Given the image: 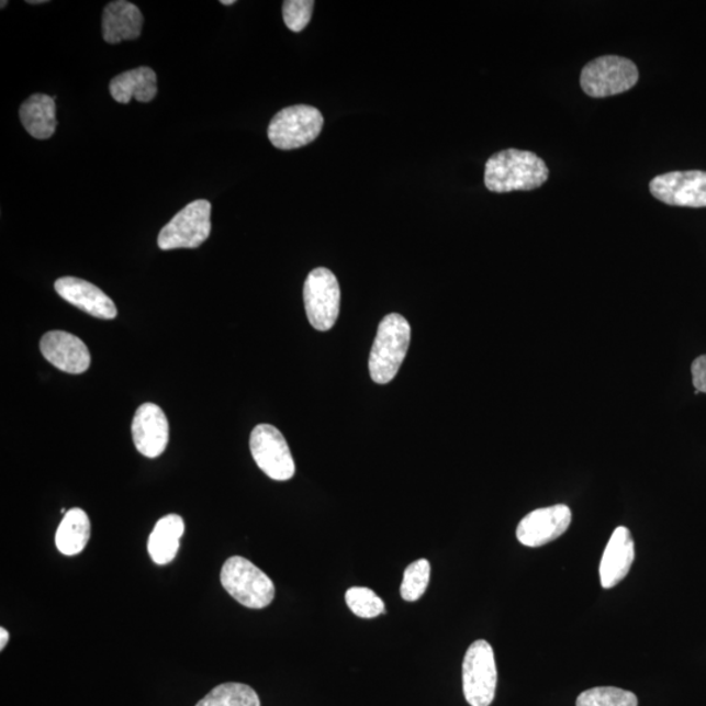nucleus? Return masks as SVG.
Wrapping results in <instances>:
<instances>
[{
  "label": "nucleus",
  "mask_w": 706,
  "mask_h": 706,
  "mask_svg": "<svg viewBox=\"0 0 706 706\" xmlns=\"http://www.w3.org/2000/svg\"><path fill=\"white\" fill-rule=\"evenodd\" d=\"M550 177L546 163L529 150L504 149L485 164L484 183L492 193L529 191L543 187Z\"/></svg>",
  "instance_id": "obj_1"
},
{
  "label": "nucleus",
  "mask_w": 706,
  "mask_h": 706,
  "mask_svg": "<svg viewBox=\"0 0 706 706\" xmlns=\"http://www.w3.org/2000/svg\"><path fill=\"white\" fill-rule=\"evenodd\" d=\"M411 326L401 314L392 313L381 321L369 358V373L379 385L395 379L406 359Z\"/></svg>",
  "instance_id": "obj_2"
},
{
  "label": "nucleus",
  "mask_w": 706,
  "mask_h": 706,
  "mask_svg": "<svg viewBox=\"0 0 706 706\" xmlns=\"http://www.w3.org/2000/svg\"><path fill=\"white\" fill-rule=\"evenodd\" d=\"M221 581L232 598L248 608H265L276 598V586L269 575L242 557L225 561Z\"/></svg>",
  "instance_id": "obj_3"
},
{
  "label": "nucleus",
  "mask_w": 706,
  "mask_h": 706,
  "mask_svg": "<svg viewBox=\"0 0 706 706\" xmlns=\"http://www.w3.org/2000/svg\"><path fill=\"white\" fill-rule=\"evenodd\" d=\"M580 81L582 91L591 98H609L632 89L639 81V70L630 59L605 56L589 61Z\"/></svg>",
  "instance_id": "obj_4"
},
{
  "label": "nucleus",
  "mask_w": 706,
  "mask_h": 706,
  "mask_svg": "<svg viewBox=\"0 0 706 706\" xmlns=\"http://www.w3.org/2000/svg\"><path fill=\"white\" fill-rule=\"evenodd\" d=\"M322 127L324 115L317 108L294 105L273 116L267 134L273 147L291 150L305 147L317 139Z\"/></svg>",
  "instance_id": "obj_5"
},
{
  "label": "nucleus",
  "mask_w": 706,
  "mask_h": 706,
  "mask_svg": "<svg viewBox=\"0 0 706 706\" xmlns=\"http://www.w3.org/2000/svg\"><path fill=\"white\" fill-rule=\"evenodd\" d=\"M211 233V203L204 199L191 202L160 231L157 244L161 250L197 249Z\"/></svg>",
  "instance_id": "obj_6"
},
{
  "label": "nucleus",
  "mask_w": 706,
  "mask_h": 706,
  "mask_svg": "<svg viewBox=\"0 0 706 706\" xmlns=\"http://www.w3.org/2000/svg\"><path fill=\"white\" fill-rule=\"evenodd\" d=\"M463 694L471 706H490L497 687L495 653L489 642L478 640L468 649L462 666Z\"/></svg>",
  "instance_id": "obj_7"
},
{
  "label": "nucleus",
  "mask_w": 706,
  "mask_h": 706,
  "mask_svg": "<svg viewBox=\"0 0 706 706\" xmlns=\"http://www.w3.org/2000/svg\"><path fill=\"white\" fill-rule=\"evenodd\" d=\"M304 304L307 320L315 330H332L340 311V287L334 272L318 267L307 276Z\"/></svg>",
  "instance_id": "obj_8"
},
{
  "label": "nucleus",
  "mask_w": 706,
  "mask_h": 706,
  "mask_svg": "<svg viewBox=\"0 0 706 706\" xmlns=\"http://www.w3.org/2000/svg\"><path fill=\"white\" fill-rule=\"evenodd\" d=\"M250 451L258 468L272 481H290L296 472L290 447L282 432L273 425L259 424L253 429Z\"/></svg>",
  "instance_id": "obj_9"
},
{
  "label": "nucleus",
  "mask_w": 706,
  "mask_h": 706,
  "mask_svg": "<svg viewBox=\"0 0 706 706\" xmlns=\"http://www.w3.org/2000/svg\"><path fill=\"white\" fill-rule=\"evenodd\" d=\"M649 190L658 201L676 208H706V171H670L653 178Z\"/></svg>",
  "instance_id": "obj_10"
},
{
  "label": "nucleus",
  "mask_w": 706,
  "mask_h": 706,
  "mask_svg": "<svg viewBox=\"0 0 706 706\" xmlns=\"http://www.w3.org/2000/svg\"><path fill=\"white\" fill-rule=\"evenodd\" d=\"M572 523V512L559 504L534 511L517 527V539L526 547H541L557 540Z\"/></svg>",
  "instance_id": "obj_11"
},
{
  "label": "nucleus",
  "mask_w": 706,
  "mask_h": 706,
  "mask_svg": "<svg viewBox=\"0 0 706 706\" xmlns=\"http://www.w3.org/2000/svg\"><path fill=\"white\" fill-rule=\"evenodd\" d=\"M41 354L52 366L70 374H81L91 367V354L85 341L66 332H49L41 338Z\"/></svg>",
  "instance_id": "obj_12"
},
{
  "label": "nucleus",
  "mask_w": 706,
  "mask_h": 706,
  "mask_svg": "<svg viewBox=\"0 0 706 706\" xmlns=\"http://www.w3.org/2000/svg\"><path fill=\"white\" fill-rule=\"evenodd\" d=\"M136 450L147 458H157L167 449L169 423L164 411L155 403H144L136 410L133 425Z\"/></svg>",
  "instance_id": "obj_13"
},
{
  "label": "nucleus",
  "mask_w": 706,
  "mask_h": 706,
  "mask_svg": "<svg viewBox=\"0 0 706 706\" xmlns=\"http://www.w3.org/2000/svg\"><path fill=\"white\" fill-rule=\"evenodd\" d=\"M54 287H56L59 296L66 300L67 303L93 315L96 318L113 320L119 313L113 300L102 292L99 287L87 282V280L65 277L58 279Z\"/></svg>",
  "instance_id": "obj_14"
},
{
  "label": "nucleus",
  "mask_w": 706,
  "mask_h": 706,
  "mask_svg": "<svg viewBox=\"0 0 706 706\" xmlns=\"http://www.w3.org/2000/svg\"><path fill=\"white\" fill-rule=\"evenodd\" d=\"M635 561V541L627 527L615 529L609 538L599 567L601 584L612 589L619 584L630 571Z\"/></svg>",
  "instance_id": "obj_15"
},
{
  "label": "nucleus",
  "mask_w": 706,
  "mask_h": 706,
  "mask_svg": "<svg viewBox=\"0 0 706 706\" xmlns=\"http://www.w3.org/2000/svg\"><path fill=\"white\" fill-rule=\"evenodd\" d=\"M143 22L138 7L126 0H116L102 12V37L111 45L136 40L142 34Z\"/></svg>",
  "instance_id": "obj_16"
},
{
  "label": "nucleus",
  "mask_w": 706,
  "mask_h": 706,
  "mask_svg": "<svg viewBox=\"0 0 706 706\" xmlns=\"http://www.w3.org/2000/svg\"><path fill=\"white\" fill-rule=\"evenodd\" d=\"M19 115L24 128L33 138L45 141L56 133L58 125L56 98L43 93L33 94L20 107Z\"/></svg>",
  "instance_id": "obj_17"
},
{
  "label": "nucleus",
  "mask_w": 706,
  "mask_h": 706,
  "mask_svg": "<svg viewBox=\"0 0 706 706\" xmlns=\"http://www.w3.org/2000/svg\"><path fill=\"white\" fill-rule=\"evenodd\" d=\"M112 98L120 104H128L135 99L149 102L157 94V77L153 68L143 66L119 75L111 81Z\"/></svg>",
  "instance_id": "obj_18"
},
{
  "label": "nucleus",
  "mask_w": 706,
  "mask_h": 706,
  "mask_svg": "<svg viewBox=\"0 0 706 706\" xmlns=\"http://www.w3.org/2000/svg\"><path fill=\"white\" fill-rule=\"evenodd\" d=\"M183 533V518L178 514H168L157 520L148 539L149 557L155 564L167 565L176 559Z\"/></svg>",
  "instance_id": "obj_19"
},
{
  "label": "nucleus",
  "mask_w": 706,
  "mask_h": 706,
  "mask_svg": "<svg viewBox=\"0 0 706 706\" xmlns=\"http://www.w3.org/2000/svg\"><path fill=\"white\" fill-rule=\"evenodd\" d=\"M91 538V520L83 509L74 508L65 514L56 534V545L60 553L75 557L85 550Z\"/></svg>",
  "instance_id": "obj_20"
},
{
  "label": "nucleus",
  "mask_w": 706,
  "mask_h": 706,
  "mask_svg": "<svg viewBox=\"0 0 706 706\" xmlns=\"http://www.w3.org/2000/svg\"><path fill=\"white\" fill-rule=\"evenodd\" d=\"M195 706H260L257 692L242 683L217 685Z\"/></svg>",
  "instance_id": "obj_21"
},
{
  "label": "nucleus",
  "mask_w": 706,
  "mask_h": 706,
  "mask_svg": "<svg viewBox=\"0 0 706 706\" xmlns=\"http://www.w3.org/2000/svg\"><path fill=\"white\" fill-rule=\"evenodd\" d=\"M578 706H639L634 692L615 687H596L582 692Z\"/></svg>",
  "instance_id": "obj_22"
},
{
  "label": "nucleus",
  "mask_w": 706,
  "mask_h": 706,
  "mask_svg": "<svg viewBox=\"0 0 706 706\" xmlns=\"http://www.w3.org/2000/svg\"><path fill=\"white\" fill-rule=\"evenodd\" d=\"M346 603L348 608L359 618L373 619L386 613L385 603L368 587L348 589Z\"/></svg>",
  "instance_id": "obj_23"
},
{
  "label": "nucleus",
  "mask_w": 706,
  "mask_h": 706,
  "mask_svg": "<svg viewBox=\"0 0 706 706\" xmlns=\"http://www.w3.org/2000/svg\"><path fill=\"white\" fill-rule=\"evenodd\" d=\"M430 578V564L428 560L414 561L404 571L401 586V595L404 601L415 602L421 599L427 591Z\"/></svg>",
  "instance_id": "obj_24"
},
{
  "label": "nucleus",
  "mask_w": 706,
  "mask_h": 706,
  "mask_svg": "<svg viewBox=\"0 0 706 706\" xmlns=\"http://www.w3.org/2000/svg\"><path fill=\"white\" fill-rule=\"evenodd\" d=\"M314 9L313 0H287L283 3V19L288 30L304 31L311 23Z\"/></svg>",
  "instance_id": "obj_25"
},
{
  "label": "nucleus",
  "mask_w": 706,
  "mask_h": 706,
  "mask_svg": "<svg viewBox=\"0 0 706 706\" xmlns=\"http://www.w3.org/2000/svg\"><path fill=\"white\" fill-rule=\"evenodd\" d=\"M691 372L696 392L706 394V355L692 362Z\"/></svg>",
  "instance_id": "obj_26"
},
{
  "label": "nucleus",
  "mask_w": 706,
  "mask_h": 706,
  "mask_svg": "<svg viewBox=\"0 0 706 706\" xmlns=\"http://www.w3.org/2000/svg\"><path fill=\"white\" fill-rule=\"evenodd\" d=\"M10 635L4 628H0V650H3L9 642Z\"/></svg>",
  "instance_id": "obj_27"
},
{
  "label": "nucleus",
  "mask_w": 706,
  "mask_h": 706,
  "mask_svg": "<svg viewBox=\"0 0 706 706\" xmlns=\"http://www.w3.org/2000/svg\"><path fill=\"white\" fill-rule=\"evenodd\" d=\"M46 3V0H29V4H44Z\"/></svg>",
  "instance_id": "obj_28"
},
{
  "label": "nucleus",
  "mask_w": 706,
  "mask_h": 706,
  "mask_svg": "<svg viewBox=\"0 0 706 706\" xmlns=\"http://www.w3.org/2000/svg\"><path fill=\"white\" fill-rule=\"evenodd\" d=\"M235 3H236L235 0H222V4H224V5H232V4H235Z\"/></svg>",
  "instance_id": "obj_29"
},
{
  "label": "nucleus",
  "mask_w": 706,
  "mask_h": 706,
  "mask_svg": "<svg viewBox=\"0 0 706 706\" xmlns=\"http://www.w3.org/2000/svg\"><path fill=\"white\" fill-rule=\"evenodd\" d=\"M5 5H7V2H2V9H4Z\"/></svg>",
  "instance_id": "obj_30"
}]
</instances>
